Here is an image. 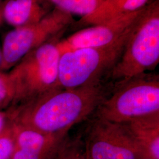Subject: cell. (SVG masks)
<instances>
[{"label":"cell","instance_id":"1","mask_svg":"<svg viewBox=\"0 0 159 159\" xmlns=\"http://www.w3.org/2000/svg\"><path fill=\"white\" fill-rule=\"evenodd\" d=\"M108 94L102 83L54 89L35 98L24 113L23 126L44 134H67L72 127L95 113Z\"/></svg>","mask_w":159,"mask_h":159},{"label":"cell","instance_id":"2","mask_svg":"<svg viewBox=\"0 0 159 159\" xmlns=\"http://www.w3.org/2000/svg\"><path fill=\"white\" fill-rule=\"evenodd\" d=\"M159 62V0L146 5L110 74L117 84L145 73Z\"/></svg>","mask_w":159,"mask_h":159},{"label":"cell","instance_id":"3","mask_svg":"<svg viewBox=\"0 0 159 159\" xmlns=\"http://www.w3.org/2000/svg\"><path fill=\"white\" fill-rule=\"evenodd\" d=\"M135 22L109 45L80 48L61 54L58 72L60 87L74 89L102 83V77L110 74L119 60Z\"/></svg>","mask_w":159,"mask_h":159},{"label":"cell","instance_id":"4","mask_svg":"<svg viewBox=\"0 0 159 159\" xmlns=\"http://www.w3.org/2000/svg\"><path fill=\"white\" fill-rule=\"evenodd\" d=\"M159 112V78L146 73L116 87L96 111V117L117 123Z\"/></svg>","mask_w":159,"mask_h":159},{"label":"cell","instance_id":"5","mask_svg":"<svg viewBox=\"0 0 159 159\" xmlns=\"http://www.w3.org/2000/svg\"><path fill=\"white\" fill-rule=\"evenodd\" d=\"M60 54L56 43L49 41L30 51L10 74L21 96L38 98L60 88L58 81Z\"/></svg>","mask_w":159,"mask_h":159},{"label":"cell","instance_id":"6","mask_svg":"<svg viewBox=\"0 0 159 159\" xmlns=\"http://www.w3.org/2000/svg\"><path fill=\"white\" fill-rule=\"evenodd\" d=\"M73 22L71 14L54 7L38 23L14 28L4 38L1 65L11 67L30 51L54 40Z\"/></svg>","mask_w":159,"mask_h":159},{"label":"cell","instance_id":"7","mask_svg":"<svg viewBox=\"0 0 159 159\" xmlns=\"http://www.w3.org/2000/svg\"><path fill=\"white\" fill-rule=\"evenodd\" d=\"M88 133L89 159H138L144 154L122 123L96 117Z\"/></svg>","mask_w":159,"mask_h":159},{"label":"cell","instance_id":"8","mask_svg":"<svg viewBox=\"0 0 159 159\" xmlns=\"http://www.w3.org/2000/svg\"><path fill=\"white\" fill-rule=\"evenodd\" d=\"M145 7L105 23L81 30L67 39L57 42L56 46L60 55L77 49L100 47L113 43L136 21Z\"/></svg>","mask_w":159,"mask_h":159},{"label":"cell","instance_id":"9","mask_svg":"<svg viewBox=\"0 0 159 159\" xmlns=\"http://www.w3.org/2000/svg\"><path fill=\"white\" fill-rule=\"evenodd\" d=\"M67 134H44L23 126L18 134L10 159H50Z\"/></svg>","mask_w":159,"mask_h":159},{"label":"cell","instance_id":"10","mask_svg":"<svg viewBox=\"0 0 159 159\" xmlns=\"http://www.w3.org/2000/svg\"><path fill=\"white\" fill-rule=\"evenodd\" d=\"M48 0H6L2 2L4 20L14 28L38 23L51 11Z\"/></svg>","mask_w":159,"mask_h":159},{"label":"cell","instance_id":"11","mask_svg":"<svg viewBox=\"0 0 159 159\" xmlns=\"http://www.w3.org/2000/svg\"><path fill=\"white\" fill-rule=\"evenodd\" d=\"M122 124L147 157L159 159V112Z\"/></svg>","mask_w":159,"mask_h":159},{"label":"cell","instance_id":"12","mask_svg":"<svg viewBox=\"0 0 159 159\" xmlns=\"http://www.w3.org/2000/svg\"><path fill=\"white\" fill-rule=\"evenodd\" d=\"M148 0H104L96 10L83 17L78 24L95 25L108 21L116 17L129 14L146 6Z\"/></svg>","mask_w":159,"mask_h":159},{"label":"cell","instance_id":"13","mask_svg":"<svg viewBox=\"0 0 159 159\" xmlns=\"http://www.w3.org/2000/svg\"><path fill=\"white\" fill-rule=\"evenodd\" d=\"M54 7L70 14L84 17L92 13L104 0H48Z\"/></svg>","mask_w":159,"mask_h":159},{"label":"cell","instance_id":"14","mask_svg":"<svg viewBox=\"0 0 159 159\" xmlns=\"http://www.w3.org/2000/svg\"><path fill=\"white\" fill-rule=\"evenodd\" d=\"M78 141L65 145L64 148H60V159H86L80 151Z\"/></svg>","mask_w":159,"mask_h":159},{"label":"cell","instance_id":"15","mask_svg":"<svg viewBox=\"0 0 159 159\" xmlns=\"http://www.w3.org/2000/svg\"><path fill=\"white\" fill-rule=\"evenodd\" d=\"M14 84L11 76L5 75L0 74V104L5 102L11 94L12 86H10Z\"/></svg>","mask_w":159,"mask_h":159},{"label":"cell","instance_id":"16","mask_svg":"<svg viewBox=\"0 0 159 159\" xmlns=\"http://www.w3.org/2000/svg\"><path fill=\"white\" fill-rule=\"evenodd\" d=\"M14 148V142L8 137H0V159H10Z\"/></svg>","mask_w":159,"mask_h":159},{"label":"cell","instance_id":"17","mask_svg":"<svg viewBox=\"0 0 159 159\" xmlns=\"http://www.w3.org/2000/svg\"><path fill=\"white\" fill-rule=\"evenodd\" d=\"M4 124V119L3 116L0 114V131L2 130Z\"/></svg>","mask_w":159,"mask_h":159},{"label":"cell","instance_id":"18","mask_svg":"<svg viewBox=\"0 0 159 159\" xmlns=\"http://www.w3.org/2000/svg\"><path fill=\"white\" fill-rule=\"evenodd\" d=\"M3 21H4V18L2 16V10L0 11V25L2 24Z\"/></svg>","mask_w":159,"mask_h":159},{"label":"cell","instance_id":"19","mask_svg":"<svg viewBox=\"0 0 159 159\" xmlns=\"http://www.w3.org/2000/svg\"><path fill=\"white\" fill-rule=\"evenodd\" d=\"M2 10V2L0 0V11Z\"/></svg>","mask_w":159,"mask_h":159},{"label":"cell","instance_id":"20","mask_svg":"<svg viewBox=\"0 0 159 159\" xmlns=\"http://www.w3.org/2000/svg\"><path fill=\"white\" fill-rule=\"evenodd\" d=\"M1 61H2V56H1V54H0V65L1 64Z\"/></svg>","mask_w":159,"mask_h":159},{"label":"cell","instance_id":"21","mask_svg":"<svg viewBox=\"0 0 159 159\" xmlns=\"http://www.w3.org/2000/svg\"><path fill=\"white\" fill-rule=\"evenodd\" d=\"M153 159L150 158V157H143L142 159Z\"/></svg>","mask_w":159,"mask_h":159},{"label":"cell","instance_id":"22","mask_svg":"<svg viewBox=\"0 0 159 159\" xmlns=\"http://www.w3.org/2000/svg\"><path fill=\"white\" fill-rule=\"evenodd\" d=\"M86 159H89L88 158H87V156H86Z\"/></svg>","mask_w":159,"mask_h":159}]
</instances>
